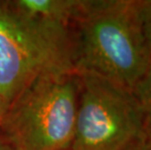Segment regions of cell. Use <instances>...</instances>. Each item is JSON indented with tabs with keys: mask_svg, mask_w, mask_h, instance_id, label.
I'll return each mask as SVG.
<instances>
[{
	"mask_svg": "<svg viewBox=\"0 0 151 150\" xmlns=\"http://www.w3.org/2000/svg\"><path fill=\"white\" fill-rule=\"evenodd\" d=\"M134 93L144 112L147 126L151 130V62L142 79L134 89Z\"/></svg>",
	"mask_w": 151,
	"mask_h": 150,
	"instance_id": "8992f818",
	"label": "cell"
},
{
	"mask_svg": "<svg viewBox=\"0 0 151 150\" xmlns=\"http://www.w3.org/2000/svg\"><path fill=\"white\" fill-rule=\"evenodd\" d=\"M76 71L134 91L151 62L139 0H80L72 24Z\"/></svg>",
	"mask_w": 151,
	"mask_h": 150,
	"instance_id": "6da1fadb",
	"label": "cell"
},
{
	"mask_svg": "<svg viewBox=\"0 0 151 150\" xmlns=\"http://www.w3.org/2000/svg\"><path fill=\"white\" fill-rule=\"evenodd\" d=\"M129 150H151V130L148 126L144 135Z\"/></svg>",
	"mask_w": 151,
	"mask_h": 150,
	"instance_id": "ba28073f",
	"label": "cell"
},
{
	"mask_svg": "<svg viewBox=\"0 0 151 150\" xmlns=\"http://www.w3.org/2000/svg\"><path fill=\"white\" fill-rule=\"evenodd\" d=\"M139 18L144 40L151 57V0H139Z\"/></svg>",
	"mask_w": 151,
	"mask_h": 150,
	"instance_id": "52a82bcc",
	"label": "cell"
},
{
	"mask_svg": "<svg viewBox=\"0 0 151 150\" xmlns=\"http://www.w3.org/2000/svg\"><path fill=\"white\" fill-rule=\"evenodd\" d=\"M7 103H5L4 100L0 98V123H1V120L3 118V115H4L6 108H7Z\"/></svg>",
	"mask_w": 151,
	"mask_h": 150,
	"instance_id": "9c48e42d",
	"label": "cell"
},
{
	"mask_svg": "<svg viewBox=\"0 0 151 150\" xmlns=\"http://www.w3.org/2000/svg\"><path fill=\"white\" fill-rule=\"evenodd\" d=\"M0 150H12L9 144L6 142V140L3 139V136L0 135Z\"/></svg>",
	"mask_w": 151,
	"mask_h": 150,
	"instance_id": "30bf717a",
	"label": "cell"
},
{
	"mask_svg": "<svg viewBox=\"0 0 151 150\" xmlns=\"http://www.w3.org/2000/svg\"><path fill=\"white\" fill-rule=\"evenodd\" d=\"M18 10L33 18L72 27L80 0H14Z\"/></svg>",
	"mask_w": 151,
	"mask_h": 150,
	"instance_id": "5b68a950",
	"label": "cell"
},
{
	"mask_svg": "<svg viewBox=\"0 0 151 150\" xmlns=\"http://www.w3.org/2000/svg\"><path fill=\"white\" fill-rule=\"evenodd\" d=\"M72 27L33 18L0 0V98L9 103L41 76L73 72Z\"/></svg>",
	"mask_w": 151,
	"mask_h": 150,
	"instance_id": "7a4b0ae2",
	"label": "cell"
},
{
	"mask_svg": "<svg viewBox=\"0 0 151 150\" xmlns=\"http://www.w3.org/2000/svg\"><path fill=\"white\" fill-rule=\"evenodd\" d=\"M78 100L77 71L41 76L9 103L0 135L12 150H72Z\"/></svg>",
	"mask_w": 151,
	"mask_h": 150,
	"instance_id": "3957f363",
	"label": "cell"
},
{
	"mask_svg": "<svg viewBox=\"0 0 151 150\" xmlns=\"http://www.w3.org/2000/svg\"><path fill=\"white\" fill-rule=\"evenodd\" d=\"M79 100L72 150H129L147 128L134 91L77 71Z\"/></svg>",
	"mask_w": 151,
	"mask_h": 150,
	"instance_id": "277c9868",
	"label": "cell"
}]
</instances>
